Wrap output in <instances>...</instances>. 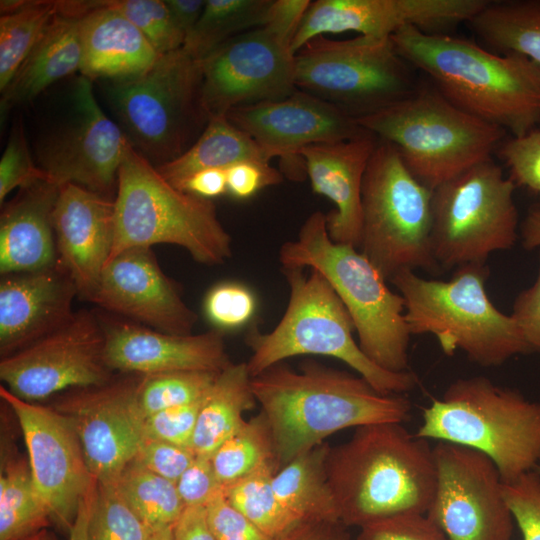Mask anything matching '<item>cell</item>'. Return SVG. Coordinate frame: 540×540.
Masks as SVG:
<instances>
[{"label":"cell","mask_w":540,"mask_h":540,"mask_svg":"<svg viewBox=\"0 0 540 540\" xmlns=\"http://www.w3.org/2000/svg\"><path fill=\"white\" fill-rule=\"evenodd\" d=\"M269 425L278 470L329 435L349 427L409 418L403 394H383L361 376L306 361L299 371L278 363L252 377Z\"/></svg>","instance_id":"obj_1"},{"label":"cell","mask_w":540,"mask_h":540,"mask_svg":"<svg viewBox=\"0 0 540 540\" xmlns=\"http://www.w3.org/2000/svg\"><path fill=\"white\" fill-rule=\"evenodd\" d=\"M391 40L406 62L464 112L515 137L540 124V66L528 57L412 26Z\"/></svg>","instance_id":"obj_2"},{"label":"cell","mask_w":540,"mask_h":540,"mask_svg":"<svg viewBox=\"0 0 540 540\" xmlns=\"http://www.w3.org/2000/svg\"><path fill=\"white\" fill-rule=\"evenodd\" d=\"M328 481L346 527L401 514H426L436 488L433 447L402 423L358 427L330 447Z\"/></svg>","instance_id":"obj_3"},{"label":"cell","mask_w":540,"mask_h":540,"mask_svg":"<svg viewBox=\"0 0 540 540\" xmlns=\"http://www.w3.org/2000/svg\"><path fill=\"white\" fill-rule=\"evenodd\" d=\"M279 261L282 268H310L328 281L352 318L361 350L372 362L391 372L409 370L411 334L403 297L389 289L357 248L330 238L325 213L308 216L297 238L281 246Z\"/></svg>","instance_id":"obj_4"},{"label":"cell","mask_w":540,"mask_h":540,"mask_svg":"<svg viewBox=\"0 0 540 540\" xmlns=\"http://www.w3.org/2000/svg\"><path fill=\"white\" fill-rule=\"evenodd\" d=\"M488 275L485 263H472L458 267L448 281L402 270L390 282L404 299L411 335L431 334L445 354L460 350L472 362L493 367L532 349L515 318L489 299Z\"/></svg>","instance_id":"obj_5"},{"label":"cell","mask_w":540,"mask_h":540,"mask_svg":"<svg viewBox=\"0 0 540 540\" xmlns=\"http://www.w3.org/2000/svg\"><path fill=\"white\" fill-rule=\"evenodd\" d=\"M289 286V300L278 324L261 332L252 323L245 343L252 354L247 362L255 377L283 360L298 355H322L339 359L383 394H403L418 384L410 370L391 372L372 362L353 337L352 318L346 307L317 271L282 268Z\"/></svg>","instance_id":"obj_6"},{"label":"cell","mask_w":540,"mask_h":540,"mask_svg":"<svg viewBox=\"0 0 540 540\" xmlns=\"http://www.w3.org/2000/svg\"><path fill=\"white\" fill-rule=\"evenodd\" d=\"M114 205L109 261L125 250L157 244L182 247L205 265H220L232 256L231 236L213 201L174 186L132 145L119 168Z\"/></svg>","instance_id":"obj_7"},{"label":"cell","mask_w":540,"mask_h":540,"mask_svg":"<svg viewBox=\"0 0 540 540\" xmlns=\"http://www.w3.org/2000/svg\"><path fill=\"white\" fill-rule=\"evenodd\" d=\"M415 434L485 454L509 483L540 463V401L486 377L458 379L423 409Z\"/></svg>","instance_id":"obj_8"},{"label":"cell","mask_w":540,"mask_h":540,"mask_svg":"<svg viewBox=\"0 0 540 540\" xmlns=\"http://www.w3.org/2000/svg\"><path fill=\"white\" fill-rule=\"evenodd\" d=\"M392 144L410 172L430 190L491 159L506 132L456 107L433 85L356 118Z\"/></svg>","instance_id":"obj_9"},{"label":"cell","mask_w":540,"mask_h":540,"mask_svg":"<svg viewBox=\"0 0 540 540\" xmlns=\"http://www.w3.org/2000/svg\"><path fill=\"white\" fill-rule=\"evenodd\" d=\"M201 84V60L182 47L136 77L107 81L105 91L132 147L157 167L182 155L205 129Z\"/></svg>","instance_id":"obj_10"},{"label":"cell","mask_w":540,"mask_h":540,"mask_svg":"<svg viewBox=\"0 0 540 540\" xmlns=\"http://www.w3.org/2000/svg\"><path fill=\"white\" fill-rule=\"evenodd\" d=\"M432 193L397 149L378 139L363 178L359 248L386 281L402 270L439 268L431 242Z\"/></svg>","instance_id":"obj_11"},{"label":"cell","mask_w":540,"mask_h":540,"mask_svg":"<svg viewBox=\"0 0 540 540\" xmlns=\"http://www.w3.org/2000/svg\"><path fill=\"white\" fill-rule=\"evenodd\" d=\"M294 58L297 89L354 118L376 112L417 88L413 67L398 54L391 37L332 40L321 35Z\"/></svg>","instance_id":"obj_12"},{"label":"cell","mask_w":540,"mask_h":540,"mask_svg":"<svg viewBox=\"0 0 540 540\" xmlns=\"http://www.w3.org/2000/svg\"><path fill=\"white\" fill-rule=\"evenodd\" d=\"M515 186L488 159L433 190L431 242L439 267L485 263L490 254L515 245Z\"/></svg>","instance_id":"obj_13"},{"label":"cell","mask_w":540,"mask_h":540,"mask_svg":"<svg viewBox=\"0 0 540 540\" xmlns=\"http://www.w3.org/2000/svg\"><path fill=\"white\" fill-rule=\"evenodd\" d=\"M436 488L426 516L449 540H511L514 518L495 463L485 454L439 441Z\"/></svg>","instance_id":"obj_14"},{"label":"cell","mask_w":540,"mask_h":540,"mask_svg":"<svg viewBox=\"0 0 540 540\" xmlns=\"http://www.w3.org/2000/svg\"><path fill=\"white\" fill-rule=\"evenodd\" d=\"M105 342L99 315L79 310L59 329L1 357L0 378L12 394L29 402L104 385L113 379Z\"/></svg>","instance_id":"obj_15"},{"label":"cell","mask_w":540,"mask_h":540,"mask_svg":"<svg viewBox=\"0 0 540 540\" xmlns=\"http://www.w3.org/2000/svg\"><path fill=\"white\" fill-rule=\"evenodd\" d=\"M69 116L39 144L38 166L59 186L71 183L111 198L131 144L100 107L92 81L83 75L74 83Z\"/></svg>","instance_id":"obj_16"},{"label":"cell","mask_w":540,"mask_h":540,"mask_svg":"<svg viewBox=\"0 0 540 540\" xmlns=\"http://www.w3.org/2000/svg\"><path fill=\"white\" fill-rule=\"evenodd\" d=\"M21 428L36 490L50 519L69 532L81 500L96 484L70 422L52 407L25 401L0 386Z\"/></svg>","instance_id":"obj_17"},{"label":"cell","mask_w":540,"mask_h":540,"mask_svg":"<svg viewBox=\"0 0 540 540\" xmlns=\"http://www.w3.org/2000/svg\"><path fill=\"white\" fill-rule=\"evenodd\" d=\"M294 56L290 44L263 26L218 46L201 60V100L208 118L296 92Z\"/></svg>","instance_id":"obj_18"},{"label":"cell","mask_w":540,"mask_h":540,"mask_svg":"<svg viewBox=\"0 0 540 540\" xmlns=\"http://www.w3.org/2000/svg\"><path fill=\"white\" fill-rule=\"evenodd\" d=\"M138 380L139 375L74 389L51 406L73 426L99 483L114 484L145 438Z\"/></svg>","instance_id":"obj_19"},{"label":"cell","mask_w":540,"mask_h":540,"mask_svg":"<svg viewBox=\"0 0 540 540\" xmlns=\"http://www.w3.org/2000/svg\"><path fill=\"white\" fill-rule=\"evenodd\" d=\"M226 117L274 158L279 157L283 176L293 181H302L306 175L301 149L369 133L356 118L300 90L279 100L234 107Z\"/></svg>","instance_id":"obj_20"},{"label":"cell","mask_w":540,"mask_h":540,"mask_svg":"<svg viewBox=\"0 0 540 540\" xmlns=\"http://www.w3.org/2000/svg\"><path fill=\"white\" fill-rule=\"evenodd\" d=\"M489 0H316L311 1L292 42L295 54L311 39L347 31L390 38L412 26L426 33L447 34L471 21Z\"/></svg>","instance_id":"obj_21"},{"label":"cell","mask_w":540,"mask_h":540,"mask_svg":"<svg viewBox=\"0 0 540 540\" xmlns=\"http://www.w3.org/2000/svg\"><path fill=\"white\" fill-rule=\"evenodd\" d=\"M90 302L115 315L171 334H192L197 314L164 274L151 248L121 252L105 266Z\"/></svg>","instance_id":"obj_22"},{"label":"cell","mask_w":540,"mask_h":540,"mask_svg":"<svg viewBox=\"0 0 540 540\" xmlns=\"http://www.w3.org/2000/svg\"><path fill=\"white\" fill-rule=\"evenodd\" d=\"M99 315L105 333V360L122 373L221 372L230 363L223 332L178 335L120 318Z\"/></svg>","instance_id":"obj_23"},{"label":"cell","mask_w":540,"mask_h":540,"mask_svg":"<svg viewBox=\"0 0 540 540\" xmlns=\"http://www.w3.org/2000/svg\"><path fill=\"white\" fill-rule=\"evenodd\" d=\"M58 260L79 296L90 301L114 242V199L67 183L60 186L52 217Z\"/></svg>","instance_id":"obj_24"},{"label":"cell","mask_w":540,"mask_h":540,"mask_svg":"<svg viewBox=\"0 0 540 540\" xmlns=\"http://www.w3.org/2000/svg\"><path fill=\"white\" fill-rule=\"evenodd\" d=\"M79 296L58 262L46 269L3 275L0 282V353L13 354L52 333L74 315Z\"/></svg>","instance_id":"obj_25"},{"label":"cell","mask_w":540,"mask_h":540,"mask_svg":"<svg viewBox=\"0 0 540 540\" xmlns=\"http://www.w3.org/2000/svg\"><path fill=\"white\" fill-rule=\"evenodd\" d=\"M378 138L366 133L354 139L309 145L300 151L312 191L330 199L336 208L326 214L330 238L360 246L362 184Z\"/></svg>","instance_id":"obj_26"},{"label":"cell","mask_w":540,"mask_h":540,"mask_svg":"<svg viewBox=\"0 0 540 540\" xmlns=\"http://www.w3.org/2000/svg\"><path fill=\"white\" fill-rule=\"evenodd\" d=\"M60 186L49 180L20 189L0 215L1 276L34 272L58 262L52 217Z\"/></svg>","instance_id":"obj_27"},{"label":"cell","mask_w":540,"mask_h":540,"mask_svg":"<svg viewBox=\"0 0 540 540\" xmlns=\"http://www.w3.org/2000/svg\"><path fill=\"white\" fill-rule=\"evenodd\" d=\"M79 18L82 42L80 73L88 79L119 81L147 71L161 55L145 35L102 0H84Z\"/></svg>","instance_id":"obj_28"},{"label":"cell","mask_w":540,"mask_h":540,"mask_svg":"<svg viewBox=\"0 0 540 540\" xmlns=\"http://www.w3.org/2000/svg\"><path fill=\"white\" fill-rule=\"evenodd\" d=\"M82 57L79 19L57 15L1 92V118L55 82L80 72Z\"/></svg>","instance_id":"obj_29"},{"label":"cell","mask_w":540,"mask_h":540,"mask_svg":"<svg viewBox=\"0 0 540 540\" xmlns=\"http://www.w3.org/2000/svg\"><path fill=\"white\" fill-rule=\"evenodd\" d=\"M251 379L247 362L230 363L218 374L199 411L191 446L197 456L211 457L246 422L243 413L257 403Z\"/></svg>","instance_id":"obj_30"},{"label":"cell","mask_w":540,"mask_h":540,"mask_svg":"<svg viewBox=\"0 0 540 540\" xmlns=\"http://www.w3.org/2000/svg\"><path fill=\"white\" fill-rule=\"evenodd\" d=\"M330 446L322 443L295 457L272 477L281 504L299 521L341 522L327 475Z\"/></svg>","instance_id":"obj_31"},{"label":"cell","mask_w":540,"mask_h":540,"mask_svg":"<svg viewBox=\"0 0 540 540\" xmlns=\"http://www.w3.org/2000/svg\"><path fill=\"white\" fill-rule=\"evenodd\" d=\"M274 156L250 135L232 124L226 116L209 119L197 140L176 159L157 166L173 185L205 169H228L244 161L270 164Z\"/></svg>","instance_id":"obj_32"},{"label":"cell","mask_w":540,"mask_h":540,"mask_svg":"<svg viewBox=\"0 0 540 540\" xmlns=\"http://www.w3.org/2000/svg\"><path fill=\"white\" fill-rule=\"evenodd\" d=\"M6 436L1 438L0 540H24L51 519L31 473L28 458Z\"/></svg>","instance_id":"obj_33"},{"label":"cell","mask_w":540,"mask_h":540,"mask_svg":"<svg viewBox=\"0 0 540 540\" xmlns=\"http://www.w3.org/2000/svg\"><path fill=\"white\" fill-rule=\"evenodd\" d=\"M468 23L491 51L521 54L540 66V0L489 1Z\"/></svg>","instance_id":"obj_34"},{"label":"cell","mask_w":540,"mask_h":540,"mask_svg":"<svg viewBox=\"0 0 540 540\" xmlns=\"http://www.w3.org/2000/svg\"><path fill=\"white\" fill-rule=\"evenodd\" d=\"M272 0H206L203 13L183 48L202 60L218 46L261 27Z\"/></svg>","instance_id":"obj_35"},{"label":"cell","mask_w":540,"mask_h":540,"mask_svg":"<svg viewBox=\"0 0 540 540\" xmlns=\"http://www.w3.org/2000/svg\"><path fill=\"white\" fill-rule=\"evenodd\" d=\"M114 485L151 533L173 527L185 509L175 483L134 461L124 468Z\"/></svg>","instance_id":"obj_36"},{"label":"cell","mask_w":540,"mask_h":540,"mask_svg":"<svg viewBox=\"0 0 540 540\" xmlns=\"http://www.w3.org/2000/svg\"><path fill=\"white\" fill-rule=\"evenodd\" d=\"M57 15V1L44 0H20L15 10L1 14V92Z\"/></svg>","instance_id":"obj_37"},{"label":"cell","mask_w":540,"mask_h":540,"mask_svg":"<svg viewBox=\"0 0 540 540\" xmlns=\"http://www.w3.org/2000/svg\"><path fill=\"white\" fill-rule=\"evenodd\" d=\"M276 472L274 465H265L223 488L228 503L272 539L300 522L275 494L272 477Z\"/></svg>","instance_id":"obj_38"},{"label":"cell","mask_w":540,"mask_h":540,"mask_svg":"<svg viewBox=\"0 0 540 540\" xmlns=\"http://www.w3.org/2000/svg\"><path fill=\"white\" fill-rule=\"evenodd\" d=\"M211 463L224 487L265 465L277 468L271 431L262 412L246 421L212 454Z\"/></svg>","instance_id":"obj_39"},{"label":"cell","mask_w":540,"mask_h":540,"mask_svg":"<svg viewBox=\"0 0 540 540\" xmlns=\"http://www.w3.org/2000/svg\"><path fill=\"white\" fill-rule=\"evenodd\" d=\"M219 373L171 371L139 375L137 397L144 417L203 399Z\"/></svg>","instance_id":"obj_40"},{"label":"cell","mask_w":540,"mask_h":540,"mask_svg":"<svg viewBox=\"0 0 540 540\" xmlns=\"http://www.w3.org/2000/svg\"><path fill=\"white\" fill-rule=\"evenodd\" d=\"M150 534L114 484L96 483L88 540H148Z\"/></svg>","instance_id":"obj_41"},{"label":"cell","mask_w":540,"mask_h":540,"mask_svg":"<svg viewBox=\"0 0 540 540\" xmlns=\"http://www.w3.org/2000/svg\"><path fill=\"white\" fill-rule=\"evenodd\" d=\"M133 23L159 54L183 47L185 35L176 26L163 0H102Z\"/></svg>","instance_id":"obj_42"},{"label":"cell","mask_w":540,"mask_h":540,"mask_svg":"<svg viewBox=\"0 0 540 540\" xmlns=\"http://www.w3.org/2000/svg\"><path fill=\"white\" fill-rule=\"evenodd\" d=\"M203 311L214 329L221 332L234 331L253 320L257 311V298L245 284L221 282L206 293Z\"/></svg>","instance_id":"obj_43"},{"label":"cell","mask_w":540,"mask_h":540,"mask_svg":"<svg viewBox=\"0 0 540 540\" xmlns=\"http://www.w3.org/2000/svg\"><path fill=\"white\" fill-rule=\"evenodd\" d=\"M42 180L52 181L34 161L22 125L18 124L0 160L1 205L14 189H23Z\"/></svg>","instance_id":"obj_44"},{"label":"cell","mask_w":540,"mask_h":540,"mask_svg":"<svg viewBox=\"0 0 540 540\" xmlns=\"http://www.w3.org/2000/svg\"><path fill=\"white\" fill-rule=\"evenodd\" d=\"M499 156L510 172V179L540 196V127L503 142Z\"/></svg>","instance_id":"obj_45"},{"label":"cell","mask_w":540,"mask_h":540,"mask_svg":"<svg viewBox=\"0 0 540 540\" xmlns=\"http://www.w3.org/2000/svg\"><path fill=\"white\" fill-rule=\"evenodd\" d=\"M503 492L522 540H540V476L537 471L503 483Z\"/></svg>","instance_id":"obj_46"},{"label":"cell","mask_w":540,"mask_h":540,"mask_svg":"<svg viewBox=\"0 0 540 540\" xmlns=\"http://www.w3.org/2000/svg\"><path fill=\"white\" fill-rule=\"evenodd\" d=\"M204 398L145 417L144 436L191 449L199 411Z\"/></svg>","instance_id":"obj_47"},{"label":"cell","mask_w":540,"mask_h":540,"mask_svg":"<svg viewBox=\"0 0 540 540\" xmlns=\"http://www.w3.org/2000/svg\"><path fill=\"white\" fill-rule=\"evenodd\" d=\"M355 540H449L426 514H401L360 528Z\"/></svg>","instance_id":"obj_48"},{"label":"cell","mask_w":540,"mask_h":540,"mask_svg":"<svg viewBox=\"0 0 540 540\" xmlns=\"http://www.w3.org/2000/svg\"><path fill=\"white\" fill-rule=\"evenodd\" d=\"M195 458L190 448L145 437L132 461L176 484Z\"/></svg>","instance_id":"obj_49"},{"label":"cell","mask_w":540,"mask_h":540,"mask_svg":"<svg viewBox=\"0 0 540 540\" xmlns=\"http://www.w3.org/2000/svg\"><path fill=\"white\" fill-rule=\"evenodd\" d=\"M205 508L215 540H274L233 508L223 494L210 501Z\"/></svg>","instance_id":"obj_50"},{"label":"cell","mask_w":540,"mask_h":540,"mask_svg":"<svg viewBox=\"0 0 540 540\" xmlns=\"http://www.w3.org/2000/svg\"><path fill=\"white\" fill-rule=\"evenodd\" d=\"M185 507L206 505L223 494V486L214 472L211 458L197 456L176 483Z\"/></svg>","instance_id":"obj_51"},{"label":"cell","mask_w":540,"mask_h":540,"mask_svg":"<svg viewBox=\"0 0 540 540\" xmlns=\"http://www.w3.org/2000/svg\"><path fill=\"white\" fill-rule=\"evenodd\" d=\"M227 193L236 200H247L260 190L283 181L282 172L268 163L244 161L226 169Z\"/></svg>","instance_id":"obj_52"},{"label":"cell","mask_w":540,"mask_h":540,"mask_svg":"<svg viewBox=\"0 0 540 540\" xmlns=\"http://www.w3.org/2000/svg\"><path fill=\"white\" fill-rule=\"evenodd\" d=\"M532 351H540V256L534 283L516 297L511 314Z\"/></svg>","instance_id":"obj_53"},{"label":"cell","mask_w":540,"mask_h":540,"mask_svg":"<svg viewBox=\"0 0 540 540\" xmlns=\"http://www.w3.org/2000/svg\"><path fill=\"white\" fill-rule=\"evenodd\" d=\"M309 0H272L263 27L292 46Z\"/></svg>","instance_id":"obj_54"},{"label":"cell","mask_w":540,"mask_h":540,"mask_svg":"<svg viewBox=\"0 0 540 540\" xmlns=\"http://www.w3.org/2000/svg\"><path fill=\"white\" fill-rule=\"evenodd\" d=\"M174 186L197 197L212 200L227 193L226 170H200Z\"/></svg>","instance_id":"obj_55"},{"label":"cell","mask_w":540,"mask_h":540,"mask_svg":"<svg viewBox=\"0 0 540 540\" xmlns=\"http://www.w3.org/2000/svg\"><path fill=\"white\" fill-rule=\"evenodd\" d=\"M274 540H350L341 522L300 521Z\"/></svg>","instance_id":"obj_56"},{"label":"cell","mask_w":540,"mask_h":540,"mask_svg":"<svg viewBox=\"0 0 540 540\" xmlns=\"http://www.w3.org/2000/svg\"><path fill=\"white\" fill-rule=\"evenodd\" d=\"M174 540H215L207 521L206 508L185 507L173 526Z\"/></svg>","instance_id":"obj_57"},{"label":"cell","mask_w":540,"mask_h":540,"mask_svg":"<svg viewBox=\"0 0 540 540\" xmlns=\"http://www.w3.org/2000/svg\"><path fill=\"white\" fill-rule=\"evenodd\" d=\"M178 29L187 36L197 25L206 0H165Z\"/></svg>","instance_id":"obj_58"},{"label":"cell","mask_w":540,"mask_h":540,"mask_svg":"<svg viewBox=\"0 0 540 540\" xmlns=\"http://www.w3.org/2000/svg\"><path fill=\"white\" fill-rule=\"evenodd\" d=\"M95 487L96 484L81 500L76 519L68 532V540H88V525L95 493Z\"/></svg>","instance_id":"obj_59"},{"label":"cell","mask_w":540,"mask_h":540,"mask_svg":"<svg viewBox=\"0 0 540 540\" xmlns=\"http://www.w3.org/2000/svg\"><path fill=\"white\" fill-rule=\"evenodd\" d=\"M522 244L527 250L540 247V207L531 209L522 223Z\"/></svg>","instance_id":"obj_60"},{"label":"cell","mask_w":540,"mask_h":540,"mask_svg":"<svg viewBox=\"0 0 540 540\" xmlns=\"http://www.w3.org/2000/svg\"><path fill=\"white\" fill-rule=\"evenodd\" d=\"M148 540H174L173 527H165L152 532Z\"/></svg>","instance_id":"obj_61"},{"label":"cell","mask_w":540,"mask_h":540,"mask_svg":"<svg viewBox=\"0 0 540 540\" xmlns=\"http://www.w3.org/2000/svg\"><path fill=\"white\" fill-rule=\"evenodd\" d=\"M24 540H61V539H59L52 531L48 530L46 527L28 536Z\"/></svg>","instance_id":"obj_62"},{"label":"cell","mask_w":540,"mask_h":540,"mask_svg":"<svg viewBox=\"0 0 540 540\" xmlns=\"http://www.w3.org/2000/svg\"><path fill=\"white\" fill-rule=\"evenodd\" d=\"M535 470L537 471V473H538V474H539V476H540V463L538 464V466L536 467V469H535Z\"/></svg>","instance_id":"obj_63"}]
</instances>
